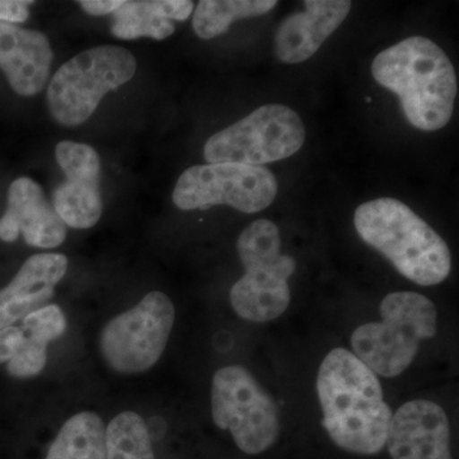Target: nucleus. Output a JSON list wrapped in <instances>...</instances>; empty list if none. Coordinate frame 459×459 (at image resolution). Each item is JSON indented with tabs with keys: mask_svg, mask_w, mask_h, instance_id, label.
Instances as JSON below:
<instances>
[{
	"mask_svg": "<svg viewBox=\"0 0 459 459\" xmlns=\"http://www.w3.org/2000/svg\"><path fill=\"white\" fill-rule=\"evenodd\" d=\"M385 446L392 459H453L446 411L427 400L402 404L392 416Z\"/></svg>",
	"mask_w": 459,
	"mask_h": 459,
	"instance_id": "obj_11",
	"label": "nucleus"
},
{
	"mask_svg": "<svg viewBox=\"0 0 459 459\" xmlns=\"http://www.w3.org/2000/svg\"><path fill=\"white\" fill-rule=\"evenodd\" d=\"M316 389L323 427L336 446L362 455L385 448L394 413L364 362L349 350H332L320 364Z\"/></svg>",
	"mask_w": 459,
	"mask_h": 459,
	"instance_id": "obj_1",
	"label": "nucleus"
},
{
	"mask_svg": "<svg viewBox=\"0 0 459 459\" xmlns=\"http://www.w3.org/2000/svg\"><path fill=\"white\" fill-rule=\"evenodd\" d=\"M374 80L400 99L411 126L439 131L451 120L458 93L455 66L434 41L424 36L404 39L377 54Z\"/></svg>",
	"mask_w": 459,
	"mask_h": 459,
	"instance_id": "obj_2",
	"label": "nucleus"
},
{
	"mask_svg": "<svg viewBox=\"0 0 459 459\" xmlns=\"http://www.w3.org/2000/svg\"><path fill=\"white\" fill-rule=\"evenodd\" d=\"M53 57L44 33L0 22V69L18 95L31 98L44 89Z\"/></svg>",
	"mask_w": 459,
	"mask_h": 459,
	"instance_id": "obj_15",
	"label": "nucleus"
},
{
	"mask_svg": "<svg viewBox=\"0 0 459 459\" xmlns=\"http://www.w3.org/2000/svg\"><path fill=\"white\" fill-rule=\"evenodd\" d=\"M135 71V56L122 47L101 45L78 54L57 69L48 87L51 117L65 126H81L102 98L128 83Z\"/></svg>",
	"mask_w": 459,
	"mask_h": 459,
	"instance_id": "obj_6",
	"label": "nucleus"
},
{
	"mask_svg": "<svg viewBox=\"0 0 459 459\" xmlns=\"http://www.w3.org/2000/svg\"><path fill=\"white\" fill-rule=\"evenodd\" d=\"M174 322L170 298L161 291L150 292L137 307L115 316L102 329V356L117 373H144L164 353Z\"/></svg>",
	"mask_w": 459,
	"mask_h": 459,
	"instance_id": "obj_9",
	"label": "nucleus"
},
{
	"mask_svg": "<svg viewBox=\"0 0 459 459\" xmlns=\"http://www.w3.org/2000/svg\"><path fill=\"white\" fill-rule=\"evenodd\" d=\"M54 210L65 226L93 228L102 214L100 180L66 178L53 193Z\"/></svg>",
	"mask_w": 459,
	"mask_h": 459,
	"instance_id": "obj_18",
	"label": "nucleus"
},
{
	"mask_svg": "<svg viewBox=\"0 0 459 459\" xmlns=\"http://www.w3.org/2000/svg\"><path fill=\"white\" fill-rule=\"evenodd\" d=\"M47 343L23 333L20 351L7 364L8 373L17 379L39 376L47 365Z\"/></svg>",
	"mask_w": 459,
	"mask_h": 459,
	"instance_id": "obj_23",
	"label": "nucleus"
},
{
	"mask_svg": "<svg viewBox=\"0 0 459 459\" xmlns=\"http://www.w3.org/2000/svg\"><path fill=\"white\" fill-rule=\"evenodd\" d=\"M23 342V332L21 327L0 329V364H5L12 360L20 351Z\"/></svg>",
	"mask_w": 459,
	"mask_h": 459,
	"instance_id": "obj_24",
	"label": "nucleus"
},
{
	"mask_svg": "<svg viewBox=\"0 0 459 459\" xmlns=\"http://www.w3.org/2000/svg\"><path fill=\"white\" fill-rule=\"evenodd\" d=\"M32 2L0 0V22L23 23L29 20Z\"/></svg>",
	"mask_w": 459,
	"mask_h": 459,
	"instance_id": "obj_25",
	"label": "nucleus"
},
{
	"mask_svg": "<svg viewBox=\"0 0 459 459\" xmlns=\"http://www.w3.org/2000/svg\"><path fill=\"white\" fill-rule=\"evenodd\" d=\"M123 2L124 0H82L78 4L90 16H107L113 14Z\"/></svg>",
	"mask_w": 459,
	"mask_h": 459,
	"instance_id": "obj_26",
	"label": "nucleus"
},
{
	"mask_svg": "<svg viewBox=\"0 0 459 459\" xmlns=\"http://www.w3.org/2000/svg\"><path fill=\"white\" fill-rule=\"evenodd\" d=\"M305 11L281 22L274 51L281 62L299 65L312 57L323 42L342 25L351 11L349 0H307Z\"/></svg>",
	"mask_w": 459,
	"mask_h": 459,
	"instance_id": "obj_13",
	"label": "nucleus"
},
{
	"mask_svg": "<svg viewBox=\"0 0 459 459\" xmlns=\"http://www.w3.org/2000/svg\"><path fill=\"white\" fill-rule=\"evenodd\" d=\"M276 5V0H202L193 16V30L199 39L211 40L228 32L234 21L263 16Z\"/></svg>",
	"mask_w": 459,
	"mask_h": 459,
	"instance_id": "obj_19",
	"label": "nucleus"
},
{
	"mask_svg": "<svg viewBox=\"0 0 459 459\" xmlns=\"http://www.w3.org/2000/svg\"><path fill=\"white\" fill-rule=\"evenodd\" d=\"M304 142V123L296 111L264 105L208 138L204 159L208 164L262 166L295 155Z\"/></svg>",
	"mask_w": 459,
	"mask_h": 459,
	"instance_id": "obj_7",
	"label": "nucleus"
},
{
	"mask_svg": "<svg viewBox=\"0 0 459 459\" xmlns=\"http://www.w3.org/2000/svg\"><path fill=\"white\" fill-rule=\"evenodd\" d=\"M105 440L107 459H156L146 422L132 411L111 420Z\"/></svg>",
	"mask_w": 459,
	"mask_h": 459,
	"instance_id": "obj_20",
	"label": "nucleus"
},
{
	"mask_svg": "<svg viewBox=\"0 0 459 459\" xmlns=\"http://www.w3.org/2000/svg\"><path fill=\"white\" fill-rule=\"evenodd\" d=\"M21 232L29 246L54 249L66 238V226L45 199L41 186L18 178L8 190V207L0 219V240L13 243Z\"/></svg>",
	"mask_w": 459,
	"mask_h": 459,
	"instance_id": "obj_12",
	"label": "nucleus"
},
{
	"mask_svg": "<svg viewBox=\"0 0 459 459\" xmlns=\"http://www.w3.org/2000/svg\"><path fill=\"white\" fill-rule=\"evenodd\" d=\"M277 192L276 178L263 166L207 164L181 174L172 202L181 211L225 204L240 212L256 213L273 204Z\"/></svg>",
	"mask_w": 459,
	"mask_h": 459,
	"instance_id": "obj_10",
	"label": "nucleus"
},
{
	"mask_svg": "<svg viewBox=\"0 0 459 459\" xmlns=\"http://www.w3.org/2000/svg\"><path fill=\"white\" fill-rule=\"evenodd\" d=\"M380 316L355 329L352 353L376 376L398 377L415 360L420 343L437 334V307L418 292H392L380 304Z\"/></svg>",
	"mask_w": 459,
	"mask_h": 459,
	"instance_id": "obj_4",
	"label": "nucleus"
},
{
	"mask_svg": "<svg viewBox=\"0 0 459 459\" xmlns=\"http://www.w3.org/2000/svg\"><path fill=\"white\" fill-rule=\"evenodd\" d=\"M195 9L190 0H133L113 13L111 33L122 40L151 38L164 40L175 32L174 21L188 20Z\"/></svg>",
	"mask_w": 459,
	"mask_h": 459,
	"instance_id": "obj_16",
	"label": "nucleus"
},
{
	"mask_svg": "<svg viewBox=\"0 0 459 459\" xmlns=\"http://www.w3.org/2000/svg\"><path fill=\"white\" fill-rule=\"evenodd\" d=\"M353 223L364 243L416 285H439L451 273V250L444 238L398 199L379 198L361 204Z\"/></svg>",
	"mask_w": 459,
	"mask_h": 459,
	"instance_id": "obj_3",
	"label": "nucleus"
},
{
	"mask_svg": "<svg viewBox=\"0 0 459 459\" xmlns=\"http://www.w3.org/2000/svg\"><path fill=\"white\" fill-rule=\"evenodd\" d=\"M105 430L96 413H77L60 429L47 459H107Z\"/></svg>",
	"mask_w": 459,
	"mask_h": 459,
	"instance_id": "obj_17",
	"label": "nucleus"
},
{
	"mask_svg": "<svg viewBox=\"0 0 459 459\" xmlns=\"http://www.w3.org/2000/svg\"><path fill=\"white\" fill-rule=\"evenodd\" d=\"M238 255L246 273L230 291L232 309L249 322L279 318L291 300L289 279L296 261L281 253L276 223L264 219L250 223L238 238Z\"/></svg>",
	"mask_w": 459,
	"mask_h": 459,
	"instance_id": "obj_5",
	"label": "nucleus"
},
{
	"mask_svg": "<svg viewBox=\"0 0 459 459\" xmlns=\"http://www.w3.org/2000/svg\"><path fill=\"white\" fill-rule=\"evenodd\" d=\"M56 159L65 178L100 180L101 161L95 148L77 142L63 141L56 148Z\"/></svg>",
	"mask_w": 459,
	"mask_h": 459,
	"instance_id": "obj_21",
	"label": "nucleus"
},
{
	"mask_svg": "<svg viewBox=\"0 0 459 459\" xmlns=\"http://www.w3.org/2000/svg\"><path fill=\"white\" fill-rule=\"evenodd\" d=\"M66 268L68 258L59 253L30 256L11 283L0 290V329L11 327L47 307Z\"/></svg>",
	"mask_w": 459,
	"mask_h": 459,
	"instance_id": "obj_14",
	"label": "nucleus"
},
{
	"mask_svg": "<svg viewBox=\"0 0 459 459\" xmlns=\"http://www.w3.org/2000/svg\"><path fill=\"white\" fill-rule=\"evenodd\" d=\"M211 406L216 427L229 430L247 455H261L279 439L276 404L244 368L232 365L216 371Z\"/></svg>",
	"mask_w": 459,
	"mask_h": 459,
	"instance_id": "obj_8",
	"label": "nucleus"
},
{
	"mask_svg": "<svg viewBox=\"0 0 459 459\" xmlns=\"http://www.w3.org/2000/svg\"><path fill=\"white\" fill-rule=\"evenodd\" d=\"M26 336L36 338L49 344L65 334L66 320L65 313L56 304H49L41 309L36 310L22 319L21 325Z\"/></svg>",
	"mask_w": 459,
	"mask_h": 459,
	"instance_id": "obj_22",
	"label": "nucleus"
}]
</instances>
